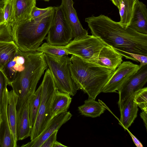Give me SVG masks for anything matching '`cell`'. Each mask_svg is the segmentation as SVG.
<instances>
[{
    "label": "cell",
    "instance_id": "cell-36",
    "mask_svg": "<svg viewBox=\"0 0 147 147\" xmlns=\"http://www.w3.org/2000/svg\"><path fill=\"white\" fill-rule=\"evenodd\" d=\"M5 22L3 12V7L0 8V25L2 24Z\"/></svg>",
    "mask_w": 147,
    "mask_h": 147
},
{
    "label": "cell",
    "instance_id": "cell-37",
    "mask_svg": "<svg viewBox=\"0 0 147 147\" xmlns=\"http://www.w3.org/2000/svg\"><path fill=\"white\" fill-rule=\"evenodd\" d=\"M113 3L118 9L122 0H110Z\"/></svg>",
    "mask_w": 147,
    "mask_h": 147
},
{
    "label": "cell",
    "instance_id": "cell-22",
    "mask_svg": "<svg viewBox=\"0 0 147 147\" xmlns=\"http://www.w3.org/2000/svg\"><path fill=\"white\" fill-rule=\"evenodd\" d=\"M79 113L82 115L92 118L99 117L105 110V107L100 101L88 98L83 105L78 107Z\"/></svg>",
    "mask_w": 147,
    "mask_h": 147
},
{
    "label": "cell",
    "instance_id": "cell-32",
    "mask_svg": "<svg viewBox=\"0 0 147 147\" xmlns=\"http://www.w3.org/2000/svg\"><path fill=\"white\" fill-rule=\"evenodd\" d=\"M123 53L128 56L133 57L136 61L139 62L140 67L147 64V56L136 53L123 52Z\"/></svg>",
    "mask_w": 147,
    "mask_h": 147
},
{
    "label": "cell",
    "instance_id": "cell-5",
    "mask_svg": "<svg viewBox=\"0 0 147 147\" xmlns=\"http://www.w3.org/2000/svg\"><path fill=\"white\" fill-rule=\"evenodd\" d=\"M41 84V100L35 122L30 136L31 140L35 139L42 133L51 119V105L57 88L49 68L45 72Z\"/></svg>",
    "mask_w": 147,
    "mask_h": 147
},
{
    "label": "cell",
    "instance_id": "cell-13",
    "mask_svg": "<svg viewBox=\"0 0 147 147\" xmlns=\"http://www.w3.org/2000/svg\"><path fill=\"white\" fill-rule=\"evenodd\" d=\"M123 56L112 47L107 45L92 63L115 71L121 63Z\"/></svg>",
    "mask_w": 147,
    "mask_h": 147
},
{
    "label": "cell",
    "instance_id": "cell-39",
    "mask_svg": "<svg viewBox=\"0 0 147 147\" xmlns=\"http://www.w3.org/2000/svg\"><path fill=\"white\" fill-rule=\"evenodd\" d=\"M3 3L2 0H0V8L3 7Z\"/></svg>",
    "mask_w": 147,
    "mask_h": 147
},
{
    "label": "cell",
    "instance_id": "cell-12",
    "mask_svg": "<svg viewBox=\"0 0 147 147\" xmlns=\"http://www.w3.org/2000/svg\"><path fill=\"white\" fill-rule=\"evenodd\" d=\"M73 0H61V6L68 23L71 29L74 39L84 38L88 34V31L84 29L78 18L73 7Z\"/></svg>",
    "mask_w": 147,
    "mask_h": 147
},
{
    "label": "cell",
    "instance_id": "cell-23",
    "mask_svg": "<svg viewBox=\"0 0 147 147\" xmlns=\"http://www.w3.org/2000/svg\"><path fill=\"white\" fill-rule=\"evenodd\" d=\"M137 0H122L118 9L120 17L119 22L123 27H128L133 14Z\"/></svg>",
    "mask_w": 147,
    "mask_h": 147
},
{
    "label": "cell",
    "instance_id": "cell-28",
    "mask_svg": "<svg viewBox=\"0 0 147 147\" xmlns=\"http://www.w3.org/2000/svg\"><path fill=\"white\" fill-rule=\"evenodd\" d=\"M3 10L5 22L11 26L14 22L13 0H2Z\"/></svg>",
    "mask_w": 147,
    "mask_h": 147
},
{
    "label": "cell",
    "instance_id": "cell-20",
    "mask_svg": "<svg viewBox=\"0 0 147 147\" xmlns=\"http://www.w3.org/2000/svg\"><path fill=\"white\" fill-rule=\"evenodd\" d=\"M71 100L70 95L61 92L57 89L54 94L51 105V118L59 114L67 111Z\"/></svg>",
    "mask_w": 147,
    "mask_h": 147
},
{
    "label": "cell",
    "instance_id": "cell-8",
    "mask_svg": "<svg viewBox=\"0 0 147 147\" xmlns=\"http://www.w3.org/2000/svg\"><path fill=\"white\" fill-rule=\"evenodd\" d=\"M73 38L71 28L61 5L53 7V16L45 39L51 44L65 46Z\"/></svg>",
    "mask_w": 147,
    "mask_h": 147
},
{
    "label": "cell",
    "instance_id": "cell-40",
    "mask_svg": "<svg viewBox=\"0 0 147 147\" xmlns=\"http://www.w3.org/2000/svg\"><path fill=\"white\" fill-rule=\"evenodd\" d=\"M1 121V115L0 114V124Z\"/></svg>",
    "mask_w": 147,
    "mask_h": 147
},
{
    "label": "cell",
    "instance_id": "cell-33",
    "mask_svg": "<svg viewBox=\"0 0 147 147\" xmlns=\"http://www.w3.org/2000/svg\"><path fill=\"white\" fill-rule=\"evenodd\" d=\"M58 131L53 133L43 142L40 147H53L55 142L57 141V136Z\"/></svg>",
    "mask_w": 147,
    "mask_h": 147
},
{
    "label": "cell",
    "instance_id": "cell-19",
    "mask_svg": "<svg viewBox=\"0 0 147 147\" xmlns=\"http://www.w3.org/2000/svg\"><path fill=\"white\" fill-rule=\"evenodd\" d=\"M36 0H13L14 22L15 25L31 18L32 10L36 5Z\"/></svg>",
    "mask_w": 147,
    "mask_h": 147
},
{
    "label": "cell",
    "instance_id": "cell-3",
    "mask_svg": "<svg viewBox=\"0 0 147 147\" xmlns=\"http://www.w3.org/2000/svg\"><path fill=\"white\" fill-rule=\"evenodd\" d=\"M25 53L24 67L10 85L18 97L17 112L35 91L38 83L48 68L43 53L37 51Z\"/></svg>",
    "mask_w": 147,
    "mask_h": 147
},
{
    "label": "cell",
    "instance_id": "cell-10",
    "mask_svg": "<svg viewBox=\"0 0 147 147\" xmlns=\"http://www.w3.org/2000/svg\"><path fill=\"white\" fill-rule=\"evenodd\" d=\"M147 82V64L140 67L117 90L119 108L129 97L142 88Z\"/></svg>",
    "mask_w": 147,
    "mask_h": 147
},
{
    "label": "cell",
    "instance_id": "cell-17",
    "mask_svg": "<svg viewBox=\"0 0 147 147\" xmlns=\"http://www.w3.org/2000/svg\"><path fill=\"white\" fill-rule=\"evenodd\" d=\"M134 94L126 99L119 108L121 115L119 124L125 130L131 125L137 116L138 108L134 101Z\"/></svg>",
    "mask_w": 147,
    "mask_h": 147
},
{
    "label": "cell",
    "instance_id": "cell-6",
    "mask_svg": "<svg viewBox=\"0 0 147 147\" xmlns=\"http://www.w3.org/2000/svg\"><path fill=\"white\" fill-rule=\"evenodd\" d=\"M44 54L57 88L74 96L79 89L71 76L69 68L70 58L68 55L57 57Z\"/></svg>",
    "mask_w": 147,
    "mask_h": 147
},
{
    "label": "cell",
    "instance_id": "cell-38",
    "mask_svg": "<svg viewBox=\"0 0 147 147\" xmlns=\"http://www.w3.org/2000/svg\"><path fill=\"white\" fill-rule=\"evenodd\" d=\"M53 147H67V146L56 141L53 144Z\"/></svg>",
    "mask_w": 147,
    "mask_h": 147
},
{
    "label": "cell",
    "instance_id": "cell-27",
    "mask_svg": "<svg viewBox=\"0 0 147 147\" xmlns=\"http://www.w3.org/2000/svg\"><path fill=\"white\" fill-rule=\"evenodd\" d=\"M134 100L142 111L147 112V87L142 88L135 92Z\"/></svg>",
    "mask_w": 147,
    "mask_h": 147
},
{
    "label": "cell",
    "instance_id": "cell-18",
    "mask_svg": "<svg viewBox=\"0 0 147 147\" xmlns=\"http://www.w3.org/2000/svg\"><path fill=\"white\" fill-rule=\"evenodd\" d=\"M25 53V52L18 49L14 57L7 63L2 70L7 78L9 85L19 72L24 67Z\"/></svg>",
    "mask_w": 147,
    "mask_h": 147
},
{
    "label": "cell",
    "instance_id": "cell-31",
    "mask_svg": "<svg viewBox=\"0 0 147 147\" xmlns=\"http://www.w3.org/2000/svg\"><path fill=\"white\" fill-rule=\"evenodd\" d=\"M53 9V7H49L45 8H39L36 6L33 8L31 13V19H34L51 13Z\"/></svg>",
    "mask_w": 147,
    "mask_h": 147
},
{
    "label": "cell",
    "instance_id": "cell-29",
    "mask_svg": "<svg viewBox=\"0 0 147 147\" xmlns=\"http://www.w3.org/2000/svg\"><path fill=\"white\" fill-rule=\"evenodd\" d=\"M12 41L13 40L10 26L6 23L0 25V42Z\"/></svg>",
    "mask_w": 147,
    "mask_h": 147
},
{
    "label": "cell",
    "instance_id": "cell-21",
    "mask_svg": "<svg viewBox=\"0 0 147 147\" xmlns=\"http://www.w3.org/2000/svg\"><path fill=\"white\" fill-rule=\"evenodd\" d=\"M17 99L18 97L13 90L10 91H8L7 115L13 136L16 144L17 141L16 136Z\"/></svg>",
    "mask_w": 147,
    "mask_h": 147
},
{
    "label": "cell",
    "instance_id": "cell-41",
    "mask_svg": "<svg viewBox=\"0 0 147 147\" xmlns=\"http://www.w3.org/2000/svg\"><path fill=\"white\" fill-rule=\"evenodd\" d=\"M44 0V1H50V0Z\"/></svg>",
    "mask_w": 147,
    "mask_h": 147
},
{
    "label": "cell",
    "instance_id": "cell-15",
    "mask_svg": "<svg viewBox=\"0 0 147 147\" xmlns=\"http://www.w3.org/2000/svg\"><path fill=\"white\" fill-rule=\"evenodd\" d=\"M29 98L17 113L16 136L17 140H22L30 136L31 126L28 110Z\"/></svg>",
    "mask_w": 147,
    "mask_h": 147
},
{
    "label": "cell",
    "instance_id": "cell-16",
    "mask_svg": "<svg viewBox=\"0 0 147 147\" xmlns=\"http://www.w3.org/2000/svg\"><path fill=\"white\" fill-rule=\"evenodd\" d=\"M128 27L139 33L147 35V8L145 4L138 0H136Z\"/></svg>",
    "mask_w": 147,
    "mask_h": 147
},
{
    "label": "cell",
    "instance_id": "cell-25",
    "mask_svg": "<svg viewBox=\"0 0 147 147\" xmlns=\"http://www.w3.org/2000/svg\"><path fill=\"white\" fill-rule=\"evenodd\" d=\"M42 91V86L41 84L37 89L29 98V113L30 124L32 127L35 124L38 112Z\"/></svg>",
    "mask_w": 147,
    "mask_h": 147
},
{
    "label": "cell",
    "instance_id": "cell-35",
    "mask_svg": "<svg viewBox=\"0 0 147 147\" xmlns=\"http://www.w3.org/2000/svg\"><path fill=\"white\" fill-rule=\"evenodd\" d=\"M140 116L142 119L144 123L145 126L147 130V112L142 111L140 113Z\"/></svg>",
    "mask_w": 147,
    "mask_h": 147
},
{
    "label": "cell",
    "instance_id": "cell-26",
    "mask_svg": "<svg viewBox=\"0 0 147 147\" xmlns=\"http://www.w3.org/2000/svg\"><path fill=\"white\" fill-rule=\"evenodd\" d=\"M63 46L45 42L37 49L36 51L54 56L61 57L70 55L63 48Z\"/></svg>",
    "mask_w": 147,
    "mask_h": 147
},
{
    "label": "cell",
    "instance_id": "cell-1",
    "mask_svg": "<svg viewBox=\"0 0 147 147\" xmlns=\"http://www.w3.org/2000/svg\"><path fill=\"white\" fill-rule=\"evenodd\" d=\"M92 35L110 46L127 59L135 61L123 52L147 56V35L130 27H123L107 16L100 15L86 18Z\"/></svg>",
    "mask_w": 147,
    "mask_h": 147
},
{
    "label": "cell",
    "instance_id": "cell-30",
    "mask_svg": "<svg viewBox=\"0 0 147 147\" xmlns=\"http://www.w3.org/2000/svg\"><path fill=\"white\" fill-rule=\"evenodd\" d=\"M9 82L3 71L0 69V114L1 113L3 107L4 95Z\"/></svg>",
    "mask_w": 147,
    "mask_h": 147
},
{
    "label": "cell",
    "instance_id": "cell-2",
    "mask_svg": "<svg viewBox=\"0 0 147 147\" xmlns=\"http://www.w3.org/2000/svg\"><path fill=\"white\" fill-rule=\"evenodd\" d=\"M70 58L69 68L72 79L78 89L86 93L88 98L95 100L114 71L74 55Z\"/></svg>",
    "mask_w": 147,
    "mask_h": 147
},
{
    "label": "cell",
    "instance_id": "cell-4",
    "mask_svg": "<svg viewBox=\"0 0 147 147\" xmlns=\"http://www.w3.org/2000/svg\"><path fill=\"white\" fill-rule=\"evenodd\" d=\"M53 16V10L47 16L30 18L11 26L13 40L18 49L24 52L36 51L45 39Z\"/></svg>",
    "mask_w": 147,
    "mask_h": 147
},
{
    "label": "cell",
    "instance_id": "cell-24",
    "mask_svg": "<svg viewBox=\"0 0 147 147\" xmlns=\"http://www.w3.org/2000/svg\"><path fill=\"white\" fill-rule=\"evenodd\" d=\"M18 48L13 41L0 42V69L15 55Z\"/></svg>",
    "mask_w": 147,
    "mask_h": 147
},
{
    "label": "cell",
    "instance_id": "cell-9",
    "mask_svg": "<svg viewBox=\"0 0 147 147\" xmlns=\"http://www.w3.org/2000/svg\"><path fill=\"white\" fill-rule=\"evenodd\" d=\"M139 68V65L129 61L122 63L114 71L111 77L104 86L102 92H116Z\"/></svg>",
    "mask_w": 147,
    "mask_h": 147
},
{
    "label": "cell",
    "instance_id": "cell-7",
    "mask_svg": "<svg viewBox=\"0 0 147 147\" xmlns=\"http://www.w3.org/2000/svg\"><path fill=\"white\" fill-rule=\"evenodd\" d=\"M106 45L97 37L88 35L82 38L74 39L63 48L70 55L92 63L97 59L103 47Z\"/></svg>",
    "mask_w": 147,
    "mask_h": 147
},
{
    "label": "cell",
    "instance_id": "cell-14",
    "mask_svg": "<svg viewBox=\"0 0 147 147\" xmlns=\"http://www.w3.org/2000/svg\"><path fill=\"white\" fill-rule=\"evenodd\" d=\"M8 91L7 88L4 96L1 114V121L0 124V147H16L17 144L14 140L7 115Z\"/></svg>",
    "mask_w": 147,
    "mask_h": 147
},
{
    "label": "cell",
    "instance_id": "cell-34",
    "mask_svg": "<svg viewBox=\"0 0 147 147\" xmlns=\"http://www.w3.org/2000/svg\"><path fill=\"white\" fill-rule=\"evenodd\" d=\"M131 136L133 142L137 147H143V146L139 140L133 135L127 129Z\"/></svg>",
    "mask_w": 147,
    "mask_h": 147
},
{
    "label": "cell",
    "instance_id": "cell-11",
    "mask_svg": "<svg viewBox=\"0 0 147 147\" xmlns=\"http://www.w3.org/2000/svg\"><path fill=\"white\" fill-rule=\"evenodd\" d=\"M70 112L67 111L59 114L52 118L42 133L34 139L22 145V147H40L43 142L53 133L71 117Z\"/></svg>",
    "mask_w": 147,
    "mask_h": 147
}]
</instances>
